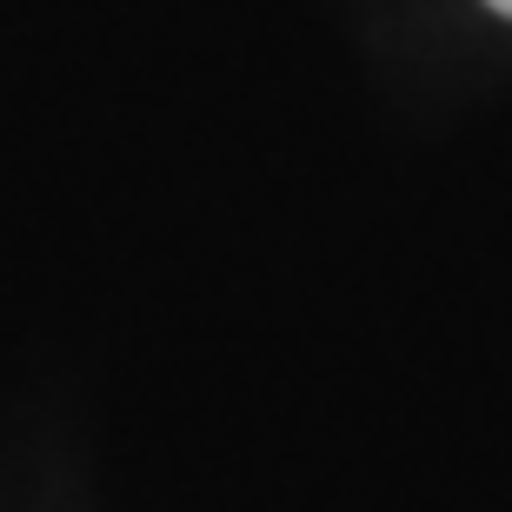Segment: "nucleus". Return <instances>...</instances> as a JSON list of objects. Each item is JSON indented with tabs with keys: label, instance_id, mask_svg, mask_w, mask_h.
I'll return each instance as SVG.
<instances>
[{
	"label": "nucleus",
	"instance_id": "nucleus-1",
	"mask_svg": "<svg viewBox=\"0 0 512 512\" xmlns=\"http://www.w3.org/2000/svg\"><path fill=\"white\" fill-rule=\"evenodd\" d=\"M486 7H493V14H506V20H512V0H486Z\"/></svg>",
	"mask_w": 512,
	"mask_h": 512
}]
</instances>
